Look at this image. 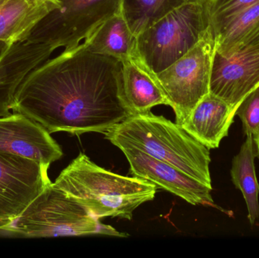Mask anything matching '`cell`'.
<instances>
[{"instance_id":"2e32d148","label":"cell","mask_w":259,"mask_h":258,"mask_svg":"<svg viewBox=\"0 0 259 258\" xmlns=\"http://www.w3.org/2000/svg\"><path fill=\"white\" fill-rule=\"evenodd\" d=\"M135 42L128 24L118 13L103 22L83 45L94 53L123 62L132 59Z\"/></svg>"},{"instance_id":"3957f363","label":"cell","mask_w":259,"mask_h":258,"mask_svg":"<svg viewBox=\"0 0 259 258\" xmlns=\"http://www.w3.org/2000/svg\"><path fill=\"white\" fill-rule=\"evenodd\" d=\"M105 135L119 149L137 148L212 188L209 149L164 117L131 115Z\"/></svg>"},{"instance_id":"e0dca14e","label":"cell","mask_w":259,"mask_h":258,"mask_svg":"<svg viewBox=\"0 0 259 258\" xmlns=\"http://www.w3.org/2000/svg\"><path fill=\"white\" fill-rule=\"evenodd\" d=\"M255 145L253 136L249 134L237 156L232 160L231 180L234 186L240 190L246 201L248 219L254 226L259 218V184L255 168Z\"/></svg>"},{"instance_id":"5bb4252c","label":"cell","mask_w":259,"mask_h":258,"mask_svg":"<svg viewBox=\"0 0 259 258\" xmlns=\"http://www.w3.org/2000/svg\"><path fill=\"white\" fill-rule=\"evenodd\" d=\"M55 0H0V41L24 42L35 26L57 9Z\"/></svg>"},{"instance_id":"8992f818","label":"cell","mask_w":259,"mask_h":258,"mask_svg":"<svg viewBox=\"0 0 259 258\" xmlns=\"http://www.w3.org/2000/svg\"><path fill=\"white\" fill-rule=\"evenodd\" d=\"M57 9L46 15L27 40L44 44L54 53H69L84 45L95 30L116 14L121 0H58Z\"/></svg>"},{"instance_id":"5b68a950","label":"cell","mask_w":259,"mask_h":258,"mask_svg":"<svg viewBox=\"0 0 259 258\" xmlns=\"http://www.w3.org/2000/svg\"><path fill=\"white\" fill-rule=\"evenodd\" d=\"M3 230L26 237L109 235L126 237L104 225L68 194L53 185L44 189L13 222Z\"/></svg>"},{"instance_id":"44dd1931","label":"cell","mask_w":259,"mask_h":258,"mask_svg":"<svg viewBox=\"0 0 259 258\" xmlns=\"http://www.w3.org/2000/svg\"><path fill=\"white\" fill-rule=\"evenodd\" d=\"M236 115L241 121L244 134L256 138L259 134V86L245 97Z\"/></svg>"},{"instance_id":"603a6c76","label":"cell","mask_w":259,"mask_h":258,"mask_svg":"<svg viewBox=\"0 0 259 258\" xmlns=\"http://www.w3.org/2000/svg\"><path fill=\"white\" fill-rule=\"evenodd\" d=\"M12 45L11 44L8 43V42L0 41V62H1L2 59L4 57L6 53L9 51V48H11Z\"/></svg>"},{"instance_id":"9c48e42d","label":"cell","mask_w":259,"mask_h":258,"mask_svg":"<svg viewBox=\"0 0 259 258\" xmlns=\"http://www.w3.org/2000/svg\"><path fill=\"white\" fill-rule=\"evenodd\" d=\"M259 86V45H244L228 56L215 51L210 77V92L239 107Z\"/></svg>"},{"instance_id":"ba28073f","label":"cell","mask_w":259,"mask_h":258,"mask_svg":"<svg viewBox=\"0 0 259 258\" xmlns=\"http://www.w3.org/2000/svg\"><path fill=\"white\" fill-rule=\"evenodd\" d=\"M48 167L0 153V230L18 219L52 182Z\"/></svg>"},{"instance_id":"277c9868","label":"cell","mask_w":259,"mask_h":258,"mask_svg":"<svg viewBox=\"0 0 259 258\" xmlns=\"http://www.w3.org/2000/svg\"><path fill=\"white\" fill-rule=\"evenodd\" d=\"M208 30L207 1L184 5L136 37L131 59L155 76L187 54Z\"/></svg>"},{"instance_id":"52a82bcc","label":"cell","mask_w":259,"mask_h":258,"mask_svg":"<svg viewBox=\"0 0 259 258\" xmlns=\"http://www.w3.org/2000/svg\"><path fill=\"white\" fill-rule=\"evenodd\" d=\"M215 40L211 30L181 59L153 76L181 127L199 101L210 92Z\"/></svg>"},{"instance_id":"4fadbf2b","label":"cell","mask_w":259,"mask_h":258,"mask_svg":"<svg viewBox=\"0 0 259 258\" xmlns=\"http://www.w3.org/2000/svg\"><path fill=\"white\" fill-rule=\"evenodd\" d=\"M52 54L47 45L29 41L11 46L0 62V117L12 112L14 95L26 76Z\"/></svg>"},{"instance_id":"7c38bea8","label":"cell","mask_w":259,"mask_h":258,"mask_svg":"<svg viewBox=\"0 0 259 258\" xmlns=\"http://www.w3.org/2000/svg\"><path fill=\"white\" fill-rule=\"evenodd\" d=\"M237 109L209 92L196 105L181 127L208 149H214L228 136Z\"/></svg>"},{"instance_id":"30bf717a","label":"cell","mask_w":259,"mask_h":258,"mask_svg":"<svg viewBox=\"0 0 259 258\" xmlns=\"http://www.w3.org/2000/svg\"><path fill=\"white\" fill-rule=\"evenodd\" d=\"M120 149L128 161L132 177L147 180L158 189H164L193 205L219 209L211 196L212 188L137 148L124 147Z\"/></svg>"},{"instance_id":"ffe728a7","label":"cell","mask_w":259,"mask_h":258,"mask_svg":"<svg viewBox=\"0 0 259 258\" xmlns=\"http://www.w3.org/2000/svg\"><path fill=\"white\" fill-rule=\"evenodd\" d=\"M258 3L259 0H207L209 29L214 37L236 15Z\"/></svg>"},{"instance_id":"7402d4cb","label":"cell","mask_w":259,"mask_h":258,"mask_svg":"<svg viewBox=\"0 0 259 258\" xmlns=\"http://www.w3.org/2000/svg\"><path fill=\"white\" fill-rule=\"evenodd\" d=\"M259 45V21L258 24L254 27V28L251 30L250 33L246 36L240 47L244 46V45Z\"/></svg>"},{"instance_id":"d4e9b609","label":"cell","mask_w":259,"mask_h":258,"mask_svg":"<svg viewBox=\"0 0 259 258\" xmlns=\"http://www.w3.org/2000/svg\"><path fill=\"white\" fill-rule=\"evenodd\" d=\"M55 1L58 2V3H59V1H58V0H55Z\"/></svg>"},{"instance_id":"9a60e30c","label":"cell","mask_w":259,"mask_h":258,"mask_svg":"<svg viewBox=\"0 0 259 258\" xmlns=\"http://www.w3.org/2000/svg\"><path fill=\"white\" fill-rule=\"evenodd\" d=\"M122 63L124 97L133 115L149 113L160 105L169 106V101L153 76L132 59Z\"/></svg>"},{"instance_id":"7a4b0ae2","label":"cell","mask_w":259,"mask_h":258,"mask_svg":"<svg viewBox=\"0 0 259 258\" xmlns=\"http://www.w3.org/2000/svg\"><path fill=\"white\" fill-rule=\"evenodd\" d=\"M53 185L97 219L129 221L139 206L155 198L158 189L147 180L107 171L82 152L61 172Z\"/></svg>"},{"instance_id":"cb8c5ba5","label":"cell","mask_w":259,"mask_h":258,"mask_svg":"<svg viewBox=\"0 0 259 258\" xmlns=\"http://www.w3.org/2000/svg\"><path fill=\"white\" fill-rule=\"evenodd\" d=\"M253 139L255 145V152H256V157H258L259 159V134L256 138H255V139Z\"/></svg>"},{"instance_id":"6da1fadb","label":"cell","mask_w":259,"mask_h":258,"mask_svg":"<svg viewBox=\"0 0 259 258\" xmlns=\"http://www.w3.org/2000/svg\"><path fill=\"white\" fill-rule=\"evenodd\" d=\"M12 112L50 133H105L133 115L123 89L122 63L82 45L30 71L14 95Z\"/></svg>"},{"instance_id":"ac0fdd59","label":"cell","mask_w":259,"mask_h":258,"mask_svg":"<svg viewBox=\"0 0 259 258\" xmlns=\"http://www.w3.org/2000/svg\"><path fill=\"white\" fill-rule=\"evenodd\" d=\"M207 0H121V14L135 37L172 11Z\"/></svg>"},{"instance_id":"8fae6325","label":"cell","mask_w":259,"mask_h":258,"mask_svg":"<svg viewBox=\"0 0 259 258\" xmlns=\"http://www.w3.org/2000/svg\"><path fill=\"white\" fill-rule=\"evenodd\" d=\"M0 153L30 159L48 168L63 156L47 129L18 112L0 117Z\"/></svg>"},{"instance_id":"d6986e66","label":"cell","mask_w":259,"mask_h":258,"mask_svg":"<svg viewBox=\"0 0 259 258\" xmlns=\"http://www.w3.org/2000/svg\"><path fill=\"white\" fill-rule=\"evenodd\" d=\"M259 21V3L236 15L214 37L215 51L228 56L239 49Z\"/></svg>"}]
</instances>
